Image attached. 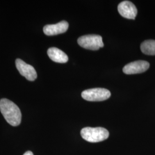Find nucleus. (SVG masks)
<instances>
[{
	"instance_id": "obj_1",
	"label": "nucleus",
	"mask_w": 155,
	"mask_h": 155,
	"mask_svg": "<svg viewBox=\"0 0 155 155\" xmlns=\"http://www.w3.org/2000/svg\"><path fill=\"white\" fill-rule=\"evenodd\" d=\"M0 110L6 121L12 126L17 127L21 121V113L19 107L10 100H0Z\"/></svg>"
},
{
	"instance_id": "obj_2",
	"label": "nucleus",
	"mask_w": 155,
	"mask_h": 155,
	"mask_svg": "<svg viewBox=\"0 0 155 155\" xmlns=\"http://www.w3.org/2000/svg\"><path fill=\"white\" fill-rule=\"evenodd\" d=\"M82 137L90 143H98L109 137V133L107 129L102 127H86L81 131Z\"/></svg>"
},
{
	"instance_id": "obj_3",
	"label": "nucleus",
	"mask_w": 155,
	"mask_h": 155,
	"mask_svg": "<svg viewBox=\"0 0 155 155\" xmlns=\"http://www.w3.org/2000/svg\"><path fill=\"white\" fill-rule=\"evenodd\" d=\"M78 43L81 47L87 50H99L104 47L102 38L97 35H87L78 39Z\"/></svg>"
},
{
	"instance_id": "obj_4",
	"label": "nucleus",
	"mask_w": 155,
	"mask_h": 155,
	"mask_svg": "<svg viewBox=\"0 0 155 155\" xmlns=\"http://www.w3.org/2000/svg\"><path fill=\"white\" fill-rule=\"evenodd\" d=\"M111 93L109 90L103 88H94L83 91L82 97L84 100L88 101H103L110 98Z\"/></svg>"
},
{
	"instance_id": "obj_5",
	"label": "nucleus",
	"mask_w": 155,
	"mask_h": 155,
	"mask_svg": "<svg viewBox=\"0 0 155 155\" xmlns=\"http://www.w3.org/2000/svg\"><path fill=\"white\" fill-rule=\"evenodd\" d=\"M16 66L20 74L29 81H35L37 77V72L33 66L26 63L20 59L16 60Z\"/></svg>"
},
{
	"instance_id": "obj_6",
	"label": "nucleus",
	"mask_w": 155,
	"mask_h": 155,
	"mask_svg": "<svg viewBox=\"0 0 155 155\" xmlns=\"http://www.w3.org/2000/svg\"><path fill=\"white\" fill-rule=\"evenodd\" d=\"M150 67V63L147 61H138L131 62L123 68V72L125 74L131 75L140 74L146 71Z\"/></svg>"
},
{
	"instance_id": "obj_7",
	"label": "nucleus",
	"mask_w": 155,
	"mask_h": 155,
	"mask_svg": "<svg viewBox=\"0 0 155 155\" xmlns=\"http://www.w3.org/2000/svg\"><path fill=\"white\" fill-rule=\"evenodd\" d=\"M118 11L122 17L134 20L137 14V9L133 3L129 1H125L121 2L118 6Z\"/></svg>"
},
{
	"instance_id": "obj_8",
	"label": "nucleus",
	"mask_w": 155,
	"mask_h": 155,
	"mask_svg": "<svg viewBox=\"0 0 155 155\" xmlns=\"http://www.w3.org/2000/svg\"><path fill=\"white\" fill-rule=\"evenodd\" d=\"M68 28V23L66 21H62L55 24L45 25L43 32L47 36H54L66 32Z\"/></svg>"
},
{
	"instance_id": "obj_9",
	"label": "nucleus",
	"mask_w": 155,
	"mask_h": 155,
	"mask_svg": "<svg viewBox=\"0 0 155 155\" xmlns=\"http://www.w3.org/2000/svg\"><path fill=\"white\" fill-rule=\"evenodd\" d=\"M47 54L52 61L59 63H65L68 61V56L62 51L56 47L50 48L47 51Z\"/></svg>"
},
{
	"instance_id": "obj_10",
	"label": "nucleus",
	"mask_w": 155,
	"mask_h": 155,
	"mask_svg": "<svg viewBox=\"0 0 155 155\" xmlns=\"http://www.w3.org/2000/svg\"><path fill=\"white\" fill-rule=\"evenodd\" d=\"M143 53L148 55H155V40H148L142 43L140 46Z\"/></svg>"
},
{
	"instance_id": "obj_11",
	"label": "nucleus",
	"mask_w": 155,
	"mask_h": 155,
	"mask_svg": "<svg viewBox=\"0 0 155 155\" xmlns=\"http://www.w3.org/2000/svg\"><path fill=\"white\" fill-rule=\"evenodd\" d=\"M23 155H33V153L31 151H27Z\"/></svg>"
}]
</instances>
